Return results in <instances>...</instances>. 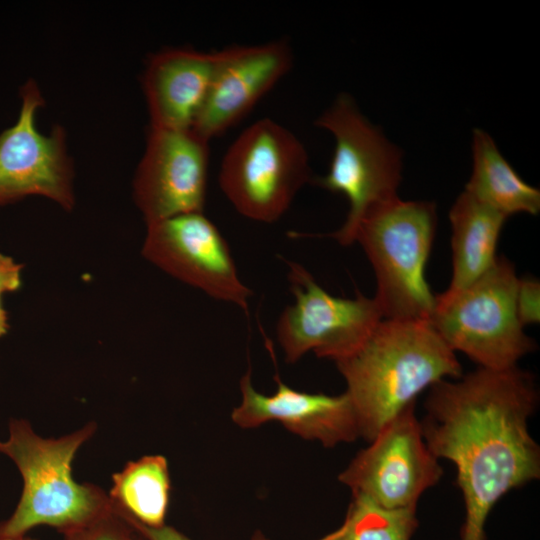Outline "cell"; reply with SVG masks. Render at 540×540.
Wrapping results in <instances>:
<instances>
[{
    "label": "cell",
    "instance_id": "ac0fdd59",
    "mask_svg": "<svg viewBox=\"0 0 540 540\" xmlns=\"http://www.w3.org/2000/svg\"><path fill=\"white\" fill-rule=\"evenodd\" d=\"M112 481L109 497L118 509L145 526L165 525L170 492L165 457L150 455L128 462Z\"/></svg>",
    "mask_w": 540,
    "mask_h": 540
},
{
    "label": "cell",
    "instance_id": "9a60e30c",
    "mask_svg": "<svg viewBox=\"0 0 540 540\" xmlns=\"http://www.w3.org/2000/svg\"><path fill=\"white\" fill-rule=\"evenodd\" d=\"M217 54L170 47L151 54L142 75L151 128L192 129L206 99Z\"/></svg>",
    "mask_w": 540,
    "mask_h": 540
},
{
    "label": "cell",
    "instance_id": "5b68a950",
    "mask_svg": "<svg viewBox=\"0 0 540 540\" xmlns=\"http://www.w3.org/2000/svg\"><path fill=\"white\" fill-rule=\"evenodd\" d=\"M518 279L514 265L497 257L465 288L436 295L429 323L454 352L464 353L481 368L516 367L535 348L517 315Z\"/></svg>",
    "mask_w": 540,
    "mask_h": 540
},
{
    "label": "cell",
    "instance_id": "7402d4cb",
    "mask_svg": "<svg viewBox=\"0 0 540 540\" xmlns=\"http://www.w3.org/2000/svg\"><path fill=\"white\" fill-rule=\"evenodd\" d=\"M22 265L16 263L11 257L0 253V337L4 336L9 328L7 313L2 306V295L14 292L21 286Z\"/></svg>",
    "mask_w": 540,
    "mask_h": 540
},
{
    "label": "cell",
    "instance_id": "ba28073f",
    "mask_svg": "<svg viewBox=\"0 0 540 540\" xmlns=\"http://www.w3.org/2000/svg\"><path fill=\"white\" fill-rule=\"evenodd\" d=\"M294 303L276 323L277 340L289 363L312 351L337 361L354 352L383 319L374 298L358 292L354 298L325 291L299 263L286 261Z\"/></svg>",
    "mask_w": 540,
    "mask_h": 540
},
{
    "label": "cell",
    "instance_id": "52a82bcc",
    "mask_svg": "<svg viewBox=\"0 0 540 540\" xmlns=\"http://www.w3.org/2000/svg\"><path fill=\"white\" fill-rule=\"evenodd\" d=\"M312 181L300 139L271 118L255 121L232 142L221 161V191L242 216L278 221L298 191Z\"/></svg>",
    "mask_w": 540,
    "mask_h": 540
},
{
    "label": "cell",
    "instance_id": "d6986e66",
    "mask_svg": "<svg viewBox=\"0 0 540 540\" xmlns=\"http://www.w3.org/2000/svg\"><path fill=\"white\" fill-rule=\"evenodd\" d=\"M418 525L416 509H387L353 495L344 523L333 540H411Z\"/></svg>",
    "mask_w": 540,
    "mask_h": 540
},
{
    "label": "cell",
    "instance_id": "cb8c5ba5",
    "mask_svg": "<svg viewBox=\"0 0 540 540\" xmlns=\"http://www.w3.org/2000/svg\"><path fill=\"white\" fill-rule=\"evenodd\" d=\"M333 536H334V533H330L326 536H324L322 539L320 540H333ZM253 540H267L263 535H260V534H256L254 537H253Z\"/></svg>",
    "mask_w": 540,
    "mask_h": 540
},
{
    "label": "cell",
    "instance_id": "6da1fadb",
    "mask_svg": "<svg viewBox=\"0 0 540 540\" xmlns=\"http://www.w3.org/2000/svg\"><path fill=\"white\" fill-rule=\"evenodd\" d=\"M430 387L420 422L435 457L456 467L465 504L460 540H485L501 497L540 476V451L528 430L537 403L532 376L513 367L479 368Z\"/></svg>",
    "mask_w": 540,
    "mask_h": 540
},
{
    "label": "cell",
    "instance_id": "e0dca14e",
    "mask_svg": "<svg viewBox=\"0 0 540 540\" xmlns=\"http://www.w3.org/2000/svg\"><path fill=\"white\" fill-rule=\"evenodd\" d=\"M472 158V173L465 192L506 217L539 213V189L520 178L492 137L481 129L473 131Z\"/></svg>",
    "mask_w": 540,
    "mask_h": 540
},
{
    "label": "cell",
    "instance_id": "3957f363",
    "mask_svg": "<svg viewBox=\"0 0 540 540\" xmlns=\"http://www.w3.org/2000/svg\"><path fill=\"white\" fill-rule=\"evenodd\" d=\"M89 423L54 439L37 435L25 420L13 419L0 453L17 465L24 482L14 513L0 522V539L23 537L32 528L48 525L61 533L84 526L112 506L101 488L79 484L72 477V461L80 446L95 432Z\"/></svg>",
    "mask_w": 540,
    "mask_h": 540
},
{
    "label": "cell",
    "instance_id": "d4e9b609",
    "mask_svg": "<svg viewBox=\"0 0 540 540\" xmlns=\"http://www.w3.org/2000/svg\"><path fill=\"white\" fill-rule=\"evenodd\" d=\"M0 540H34V539L23 536V537H17V538H1Z\"/></svg>",
    "mask_w": 540,
    "mask_h": 540
},
{
    "label": "cell",
    "instance_id": "2e32d148",
    "mask_svg": "<svg viewBox=\"0 0 540 540\" xmlns=\"http://www.w3.org/2000/svg\"><path fill=\"white\" fill-rule=\"evenodd\" d=\"M507 218L465 191L457 197L449 211L452 278L445 293L465 288L493 266Z\"/></svg>",
    "mask_w": 540,
    "mask_h": 540
},
{
    "label": "cell",
    "instance_id": "603a6c76",
    "mask_svg": "<svg viewBox=\"0 0 540 540\" xmlns=\"http://www.w3.org/2000/svg\"><path fill=\"white\" fill-rule=\"evenodd\" d=\"M123 512V511H122ZM124 513V512H123ZM129 521L148 539V540H191L184 534L177 531L175 528L163 525L161 527L145 526L126 513H124Z\"/></svg>",
    "mask_w": 540,
    "mask_h": 540
},
{
    "label": "cell",
    "instance_id": "8992f818",
    "mask_svg": "<svg viewBox=\"0 0 540 540\" xmlns=\"http://www.w3.org/2000/svg\"><path fill=\"white\" fill-rule=\"evenodd\" d=\"M315 125L333 134L335 148L328 173L312 181L347 198L345 222L330 236L340 245L349 246L368 213L398 198L402 154L346 93L337 96Z\"/></svg>",
    "mask_w": 540,
    "mask_h": 540
},
{
    "label": "cell",
    "instance_id": "277c9868",
    "mask_svg": "<svg viewBox=\"0 0 540 540\" xmlns=\"http://www.w3.org/2000/svg\"><path fill=\"white\" fill-rule=\"evenodd\" d=\"M437 226L436 206L399 197L368 213L355 242L367 255L376 278L383 319L429 321L435 305L426 263Z\"/></svg>",
    "mask_w": 540,
    "mask_h": 540
},
{
    "label": "cell",
    "instance_id": "7a4b0ae2",
    "mask_svg": "<svg viewBox=\"0 0 540 540\" xmlns=\"http://www.w3.org/2000/svg\"><path fill=\"white\" fill-rule=\"evenodd\" d=\"M335 363L360 436L369 442L426 388L462 376L455 352L429 321L382 319L354 352Z\"/></svg>",
    "mask_w": 540,
    "mask_h": 540
},
{
    "label": "cell",
    "instance_id": "ffe728a7",
    "mask_svg": "<svg viewBox=\"0 0 540 540\" xmlns=\"http://www.w3.org/2000/svg\"><path fill=\"white\" fill-rule=\"evenodd\" d=\"M62 534L64 540H148L113 503L95 520Z\"/></svg>",
    "mask_w": 540,
    "mask_h": 540
},
{
    "label": "cell",
    "instance_id": "4fadbf2b",
    "mask_svg": "<svg viewBox=\"0 0 540 540\" xmlns=\"http://www.w3.org/2000/svg\"><path fill=\"white\" fill-rule=\"evenodd\" d=\"M204 104L192 127L208 140L241 121L288 73L293 53L285 40L216 51Z\"/></svg>",
    "mask_w": 540,
    "mask_h": 540
},
{
    "label": "cell",
    "instance_id": "5bb4252c",
    "mask_svg": "<svg viewBox=\"0 0 540 540\" xmlns=\"http://www.w3.org/2000/svg\"><path fill=\"white\" fill-rule=\"evenodd\" d=\"M277 389L267 396L251 383L250 370L241 378L242 403L232 412L240 427L253 428L276 420L289 431L326 447L360 436L358 422L346 393L338 396L300 392L275 377Z\"/></svg>",
    "mask_w": 540,
    "mask_h": 540
},
{
    "label": "cell",
    "instance_id": "30bf717a",
    "mask_svg": "<svg viewBox=\"0 0 540 540\" xmlns=\"http://www.w3.org/2000/svg\"><path fill=\"white\" fill-rule=\"evenodd\" d=\"M20 98L16 122L0 133V206L39 195L70 210L74 170L65 130L60 125L48 134L38 130L44 98L34 80L21 87Z\"/></svg>",
    "mask_w": 540,
    "mask_h": 540
},
{
    "label": "cell",
    "instance_id": "8fae6325",
    "mask_svg": "<svg viewBox=\"0 0 540 540\" xmlns=\"http://www.w3.org/2000/svg\"><path fill=\"white\" fill-rule=\"evenodd\" d=\"M142 255L210 297L248 309L253 293L240 279L227 241L203 212L147 224Z\"/></svg>",
    "mask_w": 540,
    "mask_h": 540
},
{
    "label": "cell",
    "instance_id": "7c38bea8",
    "mask_svg": "<svg viewBox=\"0 0 540 540\" xmlns=\"http://www.w3.org/2000/svg\"><path fill=\"white\" fill-rule=\"evenodd\" d=\"M209 142L193 129L149 127L133 179V198L146 224L203 212Z\"/></svg>",
    "mask_w": 540,
    "mask_h": 540
},
{
    "label": "cell",
    "instance_id": "44dd1931",
    "mask_svg": "<svg viewBox=\"0 0 540 540\" xmlns=\"http://www.w3.org/2000/svg\"><path fill=\"white\" fill-rule=\"evenodd\" d=\"M540 284L535 278H519L516 292V310L520 323H539Z\"/></svg>",
    "mask_w": 540,
    "mask_h": 540
},
{
    "label": "cell",
    "instance_id": "9c48e42d",
    "mask_svg": "<svg viewBox=\"0 0 540 540\" xmlns=\"http://www.w3.org/2000/svg\"><path fill=\"white\" fill-rule=\"evenodd\" d=\"M339 475L353 495L387 509H416L420 496L442 476L428 448L414 405L388 421Z\"/></svg>",
    "mask_w": 540,
    "mask_h": 540
}]
</instances>
